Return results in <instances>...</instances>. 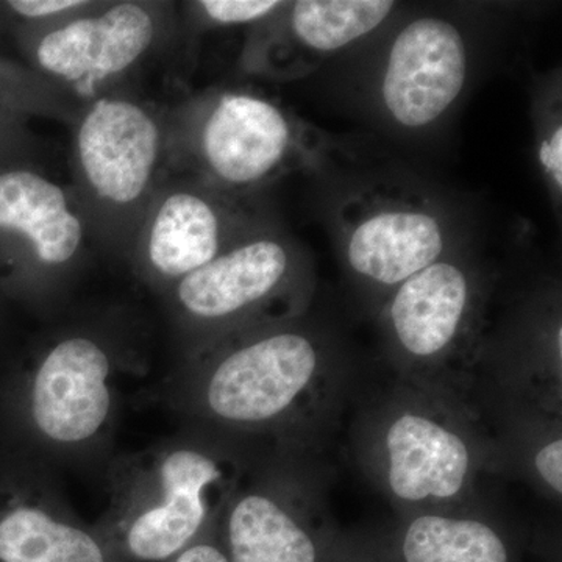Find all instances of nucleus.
<instances>
[{
  "label": "nucleus",
  "instance_id": "obj_1",
  "mask_svg": "<svg viewBox=\"0 0 562 562\" xmlns=\"http://www.w3.org/2000/svg\"><path fill=\"white\" fill-rule=\"evenodd\" d=\"M220 431L188 425L106 469L109 508L95 527L117 562H168L220 524L244 465Z\"/></svg>",
  "mask_w": 562,
  "mask_h": 562
},
{
  "label": "nucleus",
  "instance_id": "obj_2",
  "mask_svg": "<svg viewBox=\"0 0 562 562\" xmlns=\"http://www.w3.org/2000/svg\"><path fill=\"white\" fill-rule=\"evenodd\" d=\"M322 364L310 336L265 331L195 357L162 386L169 408L188 425L227 431L269 430L284 424L312 391Z\"/></svg>",
  "mask_w": 562,
  "mask_h": 562
},
{
  "label": "nucleus",
  "instance_id": "obj_3",
  "mask_svg": "<svg viewBox=\"0 0 562 562\" xmlns=\"http://www.w3.org/2000/svg\"><path fill=\"white\" fill-rule=\"evenodd\" d=\"M105 342L69 335L41 355L25 386V419L50 464H87L110 452L133 373Z\"/></svg>",
  "mask_w": 562,
  "mask_h": 562
},
{
  "label": "nucleus",
  "instance_id": "obj_4",
  "mask_svg": "<svg viewBox=\"0 0 562 562\" xmlns=\"http://www.w3.org/2000/svg\"><path fill=\"white\" fill-rule=\"evenodd\" d=\"M344 255L355 276L397 288L439 261L449 228L430 201L403 191H364L341 214Z\"/></svg>",
  "mask_w": 562,
  "mask_h": 562
},
{
  "label": "nucleus",
  "instance_id": "obj_5",
  "mask_svg": "<svg viewBox=\"0 0 562 562\" xmlns=\"http://www.w3.org/2000/svg\"><path fill=\"white\" fill-rule=\"evenodd\" d=\"M468 72V47L452 22L417 18L398 32L387 52L384 110L402 127H428L458 101Z\"/></svg>",
  "mask_w": 562,
  "mask_h": 562
},
{
  "label": "nucleus",
  "instance_id": "obj_6",
  "mask_svg": "<svg viewBox=\"0 0 562 562\" xmlns=\"http://www.w3.org/2000/svg\"><path fill=\"white\" fill-rule=\"evenodd\" d=\"M306 132L276 103L246 92H227L211 110L202 132L210 171L233 187H249L281 171L306 146Z\"/></svg>",
  "mask_w": 562,
  "mask_h": 562
},
{
  "label": "nucleus",
  "instance_id": "obj_7",
  "mask_svg": "<svg viewBox=\"0 0 562 562\" xmlns=\"http://www.w3.org/2000/svg\"><path fill=\"white\" fill-rule=\"evenodd\" d=\"M294 257L283 243L255 239L183 277L176 299L184 316L201 324H225L257 312L286 290Z\"/></svg>",
  "mask_w": 562,
  "mask_h": 562
},
{
  "label": "nucleus",
  "instance_id": "obj_8",
  "mask_svg": "<svg viewBox=\"0 0 562 562\" xmlns=\"http://www.w3.org/2000/svg\"><path fill=\"white\" fill-rule=\"evenodd\" d=\"M220 536L228 562H331L336 554L272 479L241 483L222 513Z\"/></svg>",
  "mask_w": 562,
  "mask_h": 562
},
{
  "label": "nucleus",
  "instance_id": "obj_9",
  "mask_svg": "<svg viewBox=\"0 0 562 562\" xmlns=\"http://www.w3.org/2000/svg\"><path fill=\"white\" fill-rule=\"evenodd\" d=\"M160 149L157 124L135 103L99 101L79 132L85 176L114 203L136 201L149 183Z\"/></svg>",
  "mask_w": 562,
  "mask_h": 562
},
{
  "label": "nucleus",
  "instance_id": "obj_10",
  "mask_svg": "<svg viewBox=\"0 0 562 562\" xmlns=\"http://www.w3.org/2000/svg\"><path fill=\"white\" fill-rule=\"evenodd\" d=\"M473 281L460 262H432L395 288L387 317L406 357L430 362L446 357L468 330Z\"/></svg>",
  "mask_w": 562,
  "mask_h": 562
},
{
  "label": "nucleus",
  "instance_id": "obj_11",
  "mask_svg": "<svg viewBox=\"0 0 562 562\" xmlns=\"http://www.w3.org/2000/svg\"><path fill=\"white\" fill-rule=\"evenodd\" d=\"M150 13L136 3H120L99 18L70 22L41 41L36 57L47 72L94 85L121 74L150 46Z\"/></svg>",
  "mask_w": 562,
  "mask_h": 562
},
{
  "label": "nucleus",
  "instance_id": "obj_12",
  "mask_svg": "<svg viewBox=\"0 0 562 562\" xmlns=\"http://www.w3.org/2000/svg\"><path fill=\"white\" fill-rule=\"evenodd\" d=\"M392 494L419 503L457 497L471 472V452L452 428L419 413H403L384 438Z\"/></svg>",
  "mask_w": 562,
  "mask_h": 562
},
{
  "label": "nucleus",
  "instance_id": "obj_13",
  "mask_svg": "<svg viewBox=\"0 0 562 562\" xmlns=\"http://www.w3.org/2000/svg\"><path fill=\"white\" fill-rule=\"evenodd\" d=\"M0 562L117 561L98 527L83 522L50 480L0 513Z\"/></svg>",
  "mask_w": 562,
  "mask_h": 562
},
{
  "label": "nucleus",
  "instance_id": "obj_14",
  "mask_svg": "<svg viewBox=\"0 0 562 562\" xmlns=\"http://www.w3.org/2000/svg\"><path fill=\"white\" fill-rule=\"evenodd\" d=\"M0 233L24 236L46 266L66 265L81 241V224L65 192L24 169L0 172Z\"/></svg>",
  "mask_w": 562,
  "mask_h": 562
},
{
  "label": "nucleus",
  "instance_id": "obj_15",
  "mask_svg": "<svg viewBox=\"0 0 562 562\" xmlns=\"http://www.w3.org/2000/svg\"><path fill=\"white\" fill-rule=\"evenodd\" d=\"M395 10L391 0H299L288 14V38L299 69L317 66L371 35Z\"/></svg>",
  "mask_w": 562,
  "mask_h": 562
},
{
  "label": "nucleus",
  "instance_id": "obj_16",
  "mask_svg": "<svg viewBox=\"0 0 562 562\" xmlns=\"http://www.w3.org/2000/svg\"><path fill=\"white\" fill-rule=\"evenodd\" d=\"M220 214L202 198L180 192L162 203L149 239V260L166 279L181 280L220 257Z\"/></svg>",
  "mask_w": 562,
  "mask_h": 562
},
{
  "label": "nucleus",
  "instance_id": "obj_17",
  "mask_svg": "<svg viewBox=\"0 0 562 562\" xmlns=\"http://www.w3.org/2000/svg\"><path fill=\"white\" fill-rule=\"evenodd\" d=\"M398 562H516L512 543L476 519L422 514L402 532Z\"/></svg>",
  "mask_w": 562,
  "mask_h": 562
},
{
  "label": "nucleus",
  "instance_id": "obj_18",
  "mask_svg": "<svg viewBox=\"0 0 562 562\" xmlns=\"http://www.w3.org/2000/svg\"><path fill=\"white\" fill-rule=\"evenodd\" d=\"M277 0H203L202 10L222 25H243L265 20L283 7Z\"/></svg>",
  "mask_w": 562,
  "mask_h": 562
},
{
  "label": "nucleus",
  "instance_id": "obj_19",
  "mask_svg": "<svg viewBox=\"0 0 562 562\" xmlns=\"http://www.w3.org/2000/svg\"><path fill=\"white\" fill-rule=\"evenodd\" d=\"M539 162L546 179L554 194L562 192V125L561 114L553 116V121L546 125L542 138L539 139Z\"/></svg>",
  "mask_w": 562,
  "mask_h": 562
},
{
  "label": "nucleus",
  "instance_id": "obj_20",
  "mask_svg": "<svg viewBox=\"0 0 562 562\" xmlns=\"http://www.w3.org/2000/svg\"><path fill=\"white\" fill-rule=\"evenodd\" d=\"M168 562H228L221 541L220 524Z\"/></svg>",
  "mask_w": 562,
  "mask_h": 562
},
{
  "label": "nucleus",
  "instance_id": "obj_21",
  "mask_svg": "<svg viewBox=\"0 0 562 562\" xmlns=\"http://www.w3.org/2000/svg\"><path fill=\"white\" fill-rule=\"evenodd\" d=\"M536 471L539 476L552 487L553 492H562V441L553 439L539 449L535 458Z\"/></svg>",
  "mask_w": 562,
  "mask_h": 562
},
{
  "label": "nucleus",
  "instance_id": "obj_22",
  "mask_svg": "<svg viewBox=\"0 0 562 562\" xmlns=\"http://www.w3.org/2000/svg\"><path fill=\"white\" fill-rule=\"evenodd\" d=\"M85 3L87 2H80V0H11L7 5L22 18L38 20V18L76 9V7L85 5Z\"/></svg>",
  "mask_w": 562,
  "mask_h": 562
},
{
  "label": "nucleus",
  "instance_id": "obj_23",
  "mask_svg": "<svg viewBox=\"0 0 562 562\" xmlns=\"http://www.w3.org/2000/svg\"><path fill=\"white\" fill-rule=\"evenodd\" d=\"M331 562H384L380 558L373 557V554H342L336 552L335 558Z\"/></svg>",
  "mask_w": 562,
  "mask_h": 562
}]
</instances>
